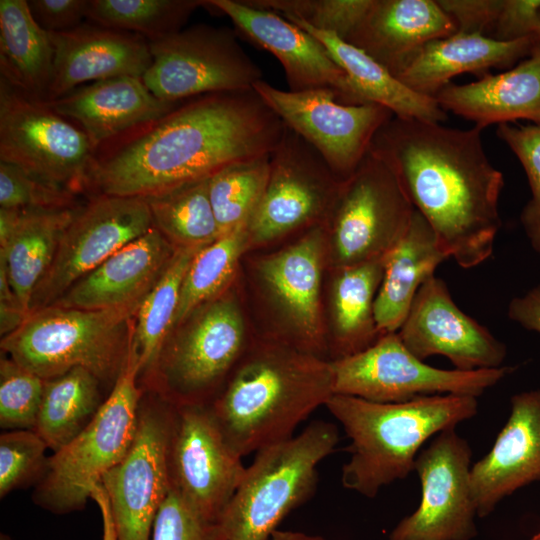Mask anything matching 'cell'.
Segmentation results:
<instances>
[{"mask_svg":"<svg viewBox=\"0 0 540 540\" xmlns=\"http://www.w3.org/2000/svg\"><path fill=\"white\" fill-rule=\"evenodd\" d=\"M530 540H540V530Z\"/></svg>","mask_w":540,"mask_h":540,"instance_id":"53","label":"cell"},{"mask_svg":"<svg viewBox=\"0 0 540 540\" xmlns=\"http://www.w3.org/2000/svg\"><path fill=\"white\" fill-rule=\"evenodd\" d=\"M142 300L97 310L57 305L35 310L2 337L1 350L43 380L82 367L114 386L129 359L130 323Z\"/></svg>","mask_w":540,"mask_h":540,"instance_id":"5","label":"cell"},{"mask_svg":"<svg viewBox=\"0 0 540 540\" xmlns=\"http://www.w3.org/2000/svg\"><path fill=\"white\" fill-rule=\"evenodd\" d=\"M148 42L152 62L142 80L164 101L250 89L263 79L261 68L239 44L237 31L227 27L197 24Z\"/></svg>","mask_w":540,"mask_h":540,"instance_id":"13","label":"cell"},{"mask_svg":"<svg viewBox=\"0 0 540 540\" xmlns=\"http://www.w3.org/2000/svg\"><path fill=\"white\" fill-rule=\"evenodd\" d=\"M286 19L321 42L365 103L379 104L400 118L438 123L447 119L435 98L413 91L363 50L334 33L317 30L298 19Z\"/></svg>","mask_w":540,"mask_h":540,"instance_id":"32","label":"cell"},{"mask_svg":"<svg viewBox=\"0 0 540 540\" xmlns=\"http://www.w3.org/2000/svg\"><path fill=\"white\" fill-rule=\"evenodd\" d=\"M454 20L457 32L483 34L493 31L504 0H437Z\"/></svg>","mask_w":540,"mask_h":540,"instance_id":"46","label":"cell"},{"mask_svg":"<svg viewBox=\"0 0 540 540\" xmlns=\"http://www.w3.org/2000/svg\"><path fill=\"white\" fill-rule=\"evenodd\" d=\"M285 124L254 88L184 100L96 156L88 187L146 198L270 154Z\"/></svg>","mask_w":540,"mask_h":540,"instance_id":"1","label":"cell"},{"mask_svg":"<svg viewBox=\"0 0 540 540\" xmlns=\"http://www.w3.org/2000/svg\"><path fill=\"white\" fill-rule=\"evenodd\" d=\"M48 446L30 429L7 431L0 436V497L37 483L45 473Z\"/></svg>","mask_w":540,"mask_h":540,"instance_id":"42","label":"cell"},{"mask_svg":"<svg viewBox=\"0 0 540 540\" xmlns=\"http://www.w3.org/2000/svg\"><path fill=\"white\" fill-rule=\"evenodd\" d=\"M540 16V0H504L491 38L513 41L534 37Z\"/></svg>","mask_w":540,"mask_h":540,"instance_id":"47","label":"cell"},{"mask_svg":"<svg viewBox=\"0 0 540 540\" xmlns=\"http://www.w3.org/2000/svg\"><path fill=\"white\" fill-rule=\"evenodd\" d=\"M333 393L331 361L278 338H253L209 405L241 456L293 437L296 427Z\"/></svg>","mask_w":540,"mask_h":540,"instance_id":"3","label":"cell"},{"mask_svg":"<svg viewBox=\"0 0 540 540\" xmlns=\"http://www.w3.org/2000/svg\"><path fill=\"white\" fill-rule=\"evenodd\" d=\"M415 208L393 171L368 152L342 182L326 220L327 267L382 258L406 232Z\"/></svg>","mask_w":540,"mask_h":540,"instance_id":"9","label":"cell"},{"mask_svg":"<svg viewBox=\"0 0 540 540\" xmlns=\"http://www.w3.org/2000/svg\"><path fill=\"white\" fill-rule=\"evenodd\" d=\"M176 407L169 454L172 490L200 517L218 523L246 467L209 405Z\"/></svg>","mask_w":540,"mask_h":540,"instance_id":"19","label":"cell"},{"mask_svg":"<svg viewBox=\"0 0 540 540\" xmlns=\"http://www.w3.org/2000/svg\"><path fill=\"white\" fill-rule=\"evenodd\" d=\"M498 137L506 143L524 168L531 199L521 212L520 221L532 248L540 254V124H501Z\"/></svg>","mask_w":540,"mask_h":540,"instance_id":"43","label":"cell"},{"mask_svg":"<svg viewBox=\"0 0 540 540\" xmlns=\"http://www.w3.org/2000/svg\"><path fill=\"white\" fill-rule=\"evenodd\" d=\"M338 441L337 426L317 420L259 449L218 521L224 539H271L281 521L314 494L317 467Z\"/></svg>","mask_w":540,"mask_h":540,"instance_id":"6","label":"cell"},{"mask_svg":"<svg viewBox=\"0 0 540 540\" xmlns=\"http://www.w3.org/2000/svg\"><path fill=\"white\" fill-rule=\"evenodd\" d=\"M200 248H178L143 298L133 321L130 353L147 374L173 330L184 275Z\"/></svg>","mask_w":540,"mask_h":540,"instance_id":"35","label":"cell"},{"mask_svg":"<svg viewBox=\"0 0 540 540\" xmlns=\"http://www.w3.org/2000/svg\"><path fill=\"white\" fill-rule=\"evenodd\" d=\"M95 158L77 125L0 79V161L75 194L88 188Z\"/></svg>","mask_w":540,"mask_h":540,"instance_id":"12","label":"cell"},{"mask_svg":"<svg viewBox=\"0 0 540 540\" xmlns=\"http://www.w3.org/2000/svg\"><path fill=\"white\" fill-rule=\"evenodd\" d=\"M48 33L54 62L46 102L88 82L122 76L142 78L152 62L149 42L138 34L93 23Z\"/></svg>","mask_w":540,"mask_h":540,"instance_id":"23","label":"cell"},{"mask_svg":"<svg viewBox=\"0 0 540 540\" xmlns=\"http://www.w3.org/2000/svg\"><path fill=\"white\" fill-rule=\"evenodd\" d=\"M78 208H0V265L28 313L34 291Z\"/></svg>","mask_w":540,"mask_h":540,"instance_id":"28","label":"cell"},{"mask_svg":"<svg viewBox=\"0 0 540 540\" xmlns=\"http://www.w3.org/2000/svg\"><path fill=\"white\" fill-rule=\"evenodd\" d=\"M90 499L97 504L101 513L102 540H118L107 494L101 484L91 491Z\"/></svg>","mask_w":540,"mask_h":540,"instance_id":"50","label":"cell"},{"mask_svg":"<svg viewBox=\"0 0 540 540\" xmlns=\"http://www.w3.org/2000/svg\"><path fill=\"white\" fill-rule=\"evenodd\" d=\"M89 0H30L29 9L41 28L47 32L74 29L87 18Z\"/></svg>","mask_w":540,"mask_h":540,"instance_id":"48","label":"cell"},{"mask_svg":"<svg viewBox=\"0 0 540 540\" xmlns=\"http://www.w3.org/2000/svg\"><path fill=\"white\" fill-rule=\"evenodd\" d=\"M330 270L327 340L332 361L361 352L381 337L374 301L383 277L384 256Z\"/></svg>","mask_w":540,"mask_h":540,"instance_id":"31","label":"cell"},{"mask_svg":"<svg viewBox=\"0 0 540 540\" xmlns=\"http://www.w3.org/2000/svg\"><path fill=\"white\" fill-rule=\"evenodd\" d=\"M176 412L156 393H143L133 442L101 480L118 540L152 538L158 511L172 489L169 454Z\"/></svg>","mask_w":540,"mask_h":540,"instance_id":"11","label":"cell"},{"mask_svg":"<svg viewBox=\"0 0 540 540\" xmlns=\"http://www.w3.org/2000/svg\"><path fill=\"white\" fill-rule=\"evenodd\" d=\"M327 264V232L319 224L255 261V277L278 329L269 335L325 358L327 328L322 279Z\"/></svg>","mask_w":540,"mask_h":540,"instance_id":"15","label":"cell"},{"mask_svg":"<svg viewBox=\"0 0 540 540\" xmlns=\"http://www.w3.org/2000/svg\"><path fill=\"white\" fill-rule=\"evenodd\" d=\"M434 98L445 112L481 129L521 119L540 124V44L517 66L470 83H449Z\"/></svg>","mask_w":540,"mask_h":540,"instance_id":"27","label":"cell"},{"mask_svg":"<svg viewBox=\"0 0 540 540\" xmlns=\"http://www.w3.org/2000/svg\"><path fill=\"white\" fill-rule=\"evenodd\" d=\"M101 381L76 367L44 380L42 401L34 431L53 452L74 439L95 417L102 399Z\"/></svg>","mask_w":540,"mask_h":540,"instance_id":"34","label":"cell"},{"mask_svg":"<svg viewBox=\"0 0 540 540\" xmlns=\"http://www.w3.org/2000/svg\"><path fill=\"white\" fill-rule=\"evenodd\" d=\"M139 374L130 353L92 421L48 458L45 473L33 492L35 504L55 514L83 509L104 474L125 457L136 433L143 395Z\"/></svg>","mask_w":540,"mask_h":540,"instance_id":"8","label":"cell"},{"mask_svg":"<svg viewBox=\"0 0 540 540\" xmlns=\"http://www.w3.org/2000/svg\"><path fill=\"white\" fill-rule=\"evenodd\" d=\"M342 182L321 154L285 125L270 154L264 193L247 223L250 249L324 224Z\"/></svg>","mask_w":540,"mask_h":540,"instance_id":"14","label":"cell"},{"mask_svg":"<svg viewBox=\"0 0 540 540\" xmlns=\"http://www.w3.org/2000/svg\"><path fill=\"white\" fill-rule=\"evenodd\" d=\"M447 259L433 229L415 210L402 238L384 255L383 277L374 301L381 336L399 330L422 284Z\"/></svg>","mask_w":540,"mask_h":540,"instance_id":"30","label":"cell"},{"mask_svg":"<svg viewBox=\"0 0 540 540\" xmlns=\"http://www.w3.org/2000/svg\"><path fill=\"white\" fill-rule=\"evenodd\" d=\"M74 194L25 169L0 161V208L50 209L74 207Z\"/></svg>","mask_w":540,"mask_h":540,"instance_id":"44","label":"cell"},{"mask_svg":"<svg viewBox=\"0 0 540 540\" xmlns=\"http://www.w3.org/2000/svg\"><path fill=\"white\" fill-rule=\"evenodd\" d=\"M151 540H225L218 523L194 512L171 489L156 516Z\"/></svg>","mask_w":540,"mask_h":540,"instance_id":"45","label":"cell"},{"mask_svg":"<svg viewBox=\"0 0 540 540\" xmlns=\"http://www.w3.org/2000/svg\"><path fill=\"white\" fill-rule=\"evenodd\" d=\"M202 0H89L87 19L106 28L138 34L148 41L173 35Z\"/></svg>","mask_w":540,"mask_h":540,"instance_id":"38","label":"cell"},{"mask_svg":"<svg viewBox=\"0 0 540 540\" xmlns=\"http://www.w3.org/2000/svg\"><path fill=\"white\" fill-rule=\"evenodd\" d=\"M46 103L77 123L97 152L109 141L161 119L181 102L161 100L142 78L122 76L84 84Z\"/></svg>","mask_w":540,"mask_h":540,"instance_id":"24","label":"cell"},{"mask_svg":"<svg viewBox=\"0 0 540 540\" xmlns=\"http://www.w3.org/2000/svg\"><path fill=\"white\" fill-rule=\"evenodd\" d=\"M271 540H325V539L321 536L309 535L303 532L277 529L272 534Z\"/></svg>","mask_w":540,"mask_h":540,"instance_id":"51","label":"cell"},{"mask_svg":"<svg viewBox=\"0 0 540 540\" xmlns=\"http://www.w3.org/2000/svg\"><path fill=\"white\" fill-rule=\"evenodd\" d=\"M152 227L151 211L142 197L98 194L79 207L34 291L30 312L54 304L80 278Z\"/></svg>","mask_w":540,"mask_h":540,"instance_id":"18","label":"cell"},{"mask_svg":"<svg viewBox=\"0 0 540 540\" xmlns=\"http://www.w3.org/2000/svg\"><path fill=\"white\" fill-rule=\"evenodd\" d=\"M252 340L231 287L171 331L146 375L154 393L175 406L210 405Z\"/></svg>","mask_w":540,"mask_h":540,"instance_id":"7","label":"cell"},{"mask_svg":"<svg viewBox=\"0 0 540 540\" xmlns=\"http://www.w3.org/2000/svg\"><path fill=\"white\" fill-rule=\"evenodd\" d=\"M247 223L221 234L194 255L182 281L173 329L233 286L240 260L250 250Z\"/></svg>","mask_w":540,"mask_h":540,"instance_id":"36","label":"cell"},{"mask_svg":"<svg viewBox=\"0 0 540 540\" xmlns=\"http://www.w3.org/2000/svg\"><path fill=\"white\" fill-rule=\"evenodd\" d=\"M333 393L376 403H401L419 397L455 394L478 397L515 367L462 371L424 363L397 332L382 335L356 354L331 361Z\"/></svg>","mask_w":540,"mask_h":540,"instance_id":"10","label":"cell"},{"mask_svg":"<svg viewBox=\"0 0 540 540\" xmlns=\"http://www.w3.org/2000/svg\"><path fill=\"white\" fill-rule=\"evenodd\" d=\"M270 154L233 163L209 177L220 235L249 221L268 181Z\"/></svg>","mask_w":540,"mask_h":540,"instance_id":"39","label":"cell"},{"mask_svg":"<svg viewBox=\"0 0 540 540\" xmlns=\"http://www.w3.org/2000/svg\"><path fill=\"white\" fill-rule=\"evenodd\" d=\"M536 37L499 41L483 34H455L427 43L397 78L413 91L435 97L461 73L482 77L531 53Z\"/></svg>","mask_w":540,"mask_h":540,"instance_id":"29","label":"cell"},{"mask_svg":"<svg viewBox=\"0 0 540 540\" xmlns=\"http://www.w3.org/2000/svg\"><path fill=\"white\" fill-rule=\"evenodd\" d=\"M253 88L287 127L321 154L341 181L356 171L376 132L394 116L375 103L343 104L327 89L292 92L263 79Z\"/></svg>","mask_w":540,"mask_h":540,"instance_id":"16","label":"cell"},{"mask_svg":"<svg viewBox=\"0 0 540 540\" xmlns=\"http://www.w3.org/2000/svg\"><path fill=\"white\" fill-rule=\"evenodd\" d=\"M456 32L437 0H372L346 41L397 77L427 43Z\"/></svg>","mask_w":540,"mask_h":540,"instance_id":"25","label":"cell"},{"mask_svg":"<svg viewBox=\"0 0 540 540\" xmlns=\"http://www.w3.org/2000/svg\"><path fill=\"white\" fill-rule=\"evenodd\" d=\"M397 334L417 358L442 355L462 371L501 367L507 355L505 344L464 313L435 274L418 290Z\"/></svg>","mask_w":540,"mask_h":540,"instance_id":"20","label":"cell"},{"mask_svg":"<svg viewBox=\"0 0 540 540\" xmlns=\"http://www.w3.org/2000/svg\"><path fill=\"white\" fill-rule=\"evenodd\" d=\"M54 49L49 33L34 19L26 0H0V71L12 88L46 102Z\"/></svg>","mask_w":540,"mask_h":540,"instance_id":"33","label":"cell"},{"mask_svg":"<svg viewBox=\"0 0 540 540\" xmlns=\"http://www.w3.org/2000/svg\"><path fill=\"white\" fill-rule=\"evenodd\" d=\"M540 481V388L510 399V414L490 451L471 467L477 516L507 496Z\"/></svg>","mask_w":540,"mask_h":540,"instance_id":"22","label":"cell"},{"mask_svg":"<svg viewBox=\"0 0 540 540\" xmlns=\"http://www.w3.org/2000/svg\"><path fill=\"white\" fill-rule=\"evenodd\" d=\"M325 407L350 439V458L341 471L343 487L373 498L414 470L430 437L474 417L478 401L474 396L443 394L376 403L334 394Z\"/></svg>","mask_w":540,"mask_h":540,"instance_id":"4","label":"cell"},{"mask_svg":"<svg viewBox=\"0 0 540 540\" xmlns=\"http://www.w3.org/2000/svg\"><path fill=\"white\" fill-rule=\"evenodd\" d=\"M508 317L523 328L540 334V284L511 299Z\"/></svg>","mask_w":540,"mask_h":540,"instance_id":"49","label":"cell"},{"mask_svg":"<svg viewBox=\"0 0 540 540\" xmlns=\"http://www.w3.org/2000/svg\"><path fill=\"white\" fill-rule=\"evenodd\" d=\"M44 390V380L4 354L0 360V426L33 430Z\"/></svg>","mask_w":540,"mask_h":540,"instance_id":"41","label":"cell"},{"mask_svg":"<svg viewBox=\"0 0 540 540\" xmlns=\"http://www.w3.org/2000/svg\"><path fill=\"white\" fill-rule=\"evenodd\" d=\"M175 250L153 226L80 278L52 305L97 310L140 301Z\"/></svg>","mask_w":540,"mask_h":540,"instance_id":"26","label":"cell"},{"mask_svg":"<svg viewBox=\"0 0 540 540\" xmlns=\"http://www.w3.org/2000/svg\"><path fill=\"white\" fill-rule=\"evenodd\" d=\"M482 130L393 116L369 148L396 175L449 259L466 269L492 255L501 228L504 177L484 151Z\"/></svg>","mask_w":540,"mask_h":540,"instance_id":"2","label":"cell"},{"mask_svg":"<svg viewBox=\"0 0 540 540\" xmlns=\"http://www.w3.org/2000/svg\"><path fill=\"white\" fill-rule=\"evenodd\" d=\"M471 457V447L456 427L435 435L414 462L420 504L395 526L389 540H471L477 535Z\"/></svg>","mask_w":540,"mask_h":540,"instance_id":"17","label":"cell"},{"mask_svg":"<svg viewBox=\"0 0 540 540\" xmlns=\"http://www.w3.org/2000/svg\"><path fill=\"white\" fill-rule=\"evenodd\" d=\"M535 37L537 39V42L540 44V16H539V20H538V24H537V28L535 32Z\"/></svg>","mask_w":540,"mask_h":540,"instance_id":"52","label":"cell"},{"mask_svg":"<svg viewBox=\"0 0 540 540\" xmlns=\"http://www.w3.org/2000/svg\"><path fill=\"white\" fill-rule=\"evenodd\" d=\"M145 199L153 226L175 249L204 247L220 236L209 196V178Z\"/></svg>","mask_w":540,"mask_h":540,"instance_id":"37","label":"cell"},{"mask_svg":"<svg viewBox=\"0 0 540 540\" xmlns=\"http://www.w3.org/2000/svg\"><path fill=\"white\" fill-rule=\"evenodd\" d=\"M245 4L298 19L312 28L347 40L363 20L372 0H242Z\"/></svg>","mask_w":540,"mask_h":540,"instance_id":"40","label":"cell"},{"mask_svg":"<svg viewBox=\"0 0 540 540\" xmlns=\"http://www.w3.org/2000/svg\"><path fill=\"white\" fill-rule=\"evenodd\" d=\"M228 16L235 30L272 53L281 63L289 91H333L348 105L366 104L343 69L314 36L283 16L245 4L242 0H207Z\"/></svg>","mask_w":540,"mask_h":540,"instance_id":"21","label":"cell"}]
</instances>
